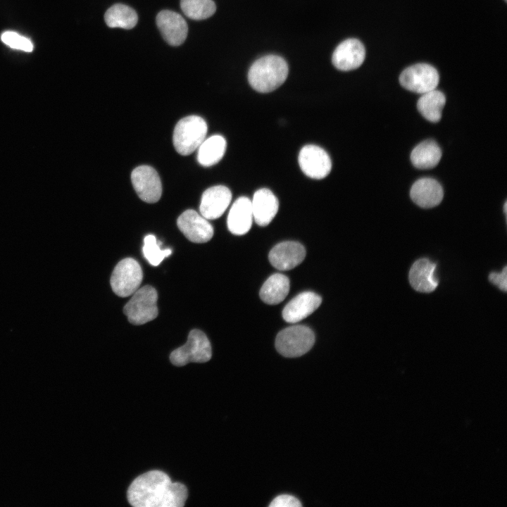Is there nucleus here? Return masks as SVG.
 Masks as SVG:
<instances>
[{
	"label": "nucleus",
	"mask_w": 507,
	"mask_h": 507,
	"mask_svg": "<svg viewBox=\"0 0 507 507\" xmlns=\"http://www.w3.org/2000/svg\"><path fill=\"white\" fill-rule=\"evenodd\" d=\"M436 264L427 258H420L412 265L408 279L411 287L423 293H430L438 286Z\"/></svg>",
	"instance_id": "f3484780"
},
{
	"label": "nucleus",
	"mask_w": 507,
	"mask_h": 507,
	"mask_svg": "<svg viewBox=\"0 0 507 507\" xmlns=\"http://www.w3.org/2000/svg\"><path fill=\"white\" fill-rule=\"evenodd\" d=\"M158 294L150 285L139 288L125 304L123 312L133 325H143L155 319L158 313Z\"/></svg>",
	"instance_id": "39448f33"
},
{
	"label": "nucleus",
	"mask_w": 507,
	"mask_h": 507,
	"mask_svg": "<svg viewBox=\"0 0 507 507\" xmlns=\"http://www.w3.org/2000/svg\"><path fill=\"white\" fill-rule=\"evenodd\" d=\"M177 225L186 238L194 243L207 242L213 235V227L208 220L192 209L183 212Z\"/></svg>",
	"instance_id": "9b49d317"
},
{
	"label": "nucleus",
	"mask_w": 507,
	"mask_h": 507,
	"mask_svg": "<svg viewBox=\"0 0 507 507\" xmlns=\"http://www.w3.org/2000/svg\"><path fill=\"white\" fill-rule=\"evenodd\" d=\"M207 130L206 121L199 116L189 115L180 120L173 136L177 152L182 156L191 154L205 139Z\"/></svg>",
	"instance_id": "7ed1b4c3"
},
{
	"label": "nucleus",
	"mask_w": 507,
	"mask_h": 507,
	"mask_svg": "<svg viewBox=\"0 0 507 507\" xmlns=\"http://www.w3.org/2000/svg\"><path fill=\"white\" fill-rule=\"evenodd\" d=\"M301 506L297 498L289 494L279 495L269 504L270 507H301Z\"/></svg>",
	"instance_id": "c85d7f7f"
},
{
	"label": "nucleus",
	"mask_w": 507,
	"mask_h": 507,
	"mask_svg": "<svg viewBox=\"0 0 507 507\" xmlns=\"http://www.w3.org/2000/svg\"><path fill=\"white\" fill-rule=\"evenodd\" d=\"M180 7L187 17L196 20L208 18L216 10L213 0H180Z\"/></svg>",
	"instance_id": "a878e982"
},
{
	"label": "nucleus",
	"mask_w": 507,
	"mask_h": 507,
	"mask_svg": "<svg viewBox=\"0 0 507 507\" xmlns=\"http://www.w3.org/2000/svg\"><path fill=\"white\" fill-rule=\"evenodd\" d=\"M504 1H506V0H504Z\"/></svg>",
	"instance_id": "2f4dec72"
},
{
	"label": "nucleus",
	"mask_w": 507,
	"mask_h": 507,
	"mask_svg": "<svg viewBox=\"0 0 507 507\" xmlns=\"http://www.w3.org/2000/svg\"><path fill=\"white\" fill-rule=\"evenodd\" d=\"M506 272V266H504L501 273L492 272L489 275V281L504 292H506L507 289Z\"/></svg>",
	"instance_id": "c756f323"
},
{
	"label": "nucleus",
	"mask_w": 507,
	"mask_h": 507,
	"mask_svg": "<svg viewBox=\"0 0 507 507\" xmlns=\"http://www.w3.org/2000/svg\"><path fill=\"white\" fill-rule=\"evenodd\" d=\"M413 201L421 208H430L439 205L444 196L440 184L432 178L417 180L411 189Z\"/></svg>",
	"instance_id": "6ab92c4d"
},
{
	"label": "nucleus",
	"mask_w": 507,
	"mask_h": 507,
	"mask_svg": "<svg viewBox=\"0 0 507 507\" xmlns=\"http://www.w3.org/2000/svg\"><path fill=\"white\" fill-rule=\"evenodd\" d=\"M299 163L306 175L316 180L327 177L332 168V161L328 154L313 144L306 145L301 149Z\"/></svg>",
	"instance_id": "9d476101"
},
{
	"label": "nucleus",
	"mask_w": 507,
	"mask_h": 507,
	"mask_svg": "<svg viewBox=\"0 0 507 507\" xmlns=\"http://www.w3.org/2000/svg\"><path fill=\"white\" fill-rule=\"evenodd\" d=\"M156 25L163 39L171 46H179L186 39L188 27L179 13L164 10L156 16Z\"/></svg>",
	"instance_id": "ddd939ff"
},
{
	"label": "nucleus",
	"mask_w": 507,
	"mask_h": 507,
	"mask_svg": "<svg viewBox=\"0 0 507 507\" xmlns=\"http://www.w3.org/2000/svg\"><path fill=\"white\" fill-rule=\"evenodd\" d=\"M322 298L312 292H304L293 298L284 308L283 319L296 323L313 313L321 304Z\"/></svg>",
	"instance_id": "dca6fc26"
},
{
	"label": "nucleus",
	"mask_w": 507,
	"mask_h": 507,
	"mask_svg": "<svg viewBox=\"0 0 507 507\" xmlns=\"http://www.w3.org/2000/svg\"><path fill=\"white\" fill-rule=\"evenodd\" d=\"M439 81V76L436 68L427 63H417L409 66L399 77L401 86L419 94L436 89Z\"/></svg>",
	"instance_id": "6e6552de"
},
{
	"label": "nucleus",
	"mask_w": 507,
	"mask_h": 507,
	"mask_svg": "<svg viewBox=\"0 0 507 507\" xmlns=\"http://www.w3.org/2000/svg\"><path fill=\"white\" fill-rule=\"evenodd\" d=\"M315 334L305 325H294L280 331L275 339L277 351L283 356L295 358L307 353L313 346Z\"/></svg>",
	"instance_id": "20e7f679"
},
{
	"label": "nucleus",
	"mask_w": 507,
	"mask_h": 507,
	"mask_svg": "<svg viewBox=\"0 0 507 507\" xmlns=\"http://www.w3.org/2000/svg\"><path fill=\"white\" fill-rule=\"evenodd\" d=\"M506 205H507V204H506V202H505L504 206H503V210H504L505 214H506Z\"/></svg>",
	"instance_id": "7c9ffc66"
},
{
	"label": "nucleus",
	"mask_w": 507,
	"mask_h": 507,
	"mask_svg": "<svg viewBox=\"0 0 507 507\" xmlns=\"http://www.w3.org/2000/svg\"><path fill=\"white\" fill-rule=\"evenodd\" d=\"M142 277L139 263L132 258H126L115 265L111 277V286L115 294L127 297L139 288Z\"/></svg>",
	"instance_id": "0eeeda50"
},
{
	"label": "nucleus",
	"mask_w": 507,
	"mask_h": 507,
	"mask_svg": "<svg viewBox=\"0 0 507 507\" xmlns=\"http://www.w3.org/2000/svg\"><path fill=\"white\" fill-rule=\"evenodd\" d=\"M306 256L304 246L297 242L287 241L277 244L270 251V263L280 270H289L299 265Z\"/></svg>",
	"instance_id": "2eb2a0df"
},
{
	"label": "nucleus",
	"mask_w": 507,
	"mask_h": 507,
	"mask_svg": "<svg viewBox=\"0 0 507 507\" xmlns=\"http://www.w3.org/2000/svg\"><path fill=\"white\" fill-rule=\"evenodd\" d=\"M251 201L253 217L256 224L260 226L268 225L277 213V198L270 189L262 188L254 193Z\"/></svg>",
	"instance_id": "a211bd4d"
},
{
	"label": "nucleus",
	"mask_w": 507,
	"mask_h": 507,
	"mask_svg": "<svg viewBox=\"0 0 507 507\" xmlns=\"http://www.w3.org/2000/svg\"><path fill=\"white\" fill-rule=\"evenodd\" d=\"M232 193L225 186L217 185L209 187L202 194L199 211L207 220L220 218L229 206Z\"/></svg>",
	"instance_id": "4468645a"
},
{
	"label": "nucleus",
	"mask_w": 507,
	"mask_h": 507,
	"mask_svg": "<svg viewBox=\"0 0 507 507\" xmlns=\"http://www.w3.org/2000/svg\"><path fill=\"white\" fill-rule=\"evenodd\" d=\"M104 20L109 27L132 29L137 25L138 16L132 8L122 4H116L106 11Z\"/></svg>",
	"instance_id": "393cba45"
},
{
	"label": "nucleus",
	"mask_w": 507,
	"mask_h": 507,
	"mask_svg": "<svg viewBox=\"0 0 507 507\" xmlns=\"http://www.w3.org/2000/svg\"><path fill=\"white\" fill-rule=\"evenodd\" d=\"M289 291V280L281 273L270 276L260 290V297L268 304H277L282 302Z\"/></svg>",
	"instance_id": "412c9836"
},
{
	"label": "nucleus",
	"mask_w": 507,
	"mask_h": 507,
	"mask_svg": "<svg viewBox=\"0 0 507 507\" xmlns=\"http://www.w3.org/2000/svg\"><path fill=\"white\" fill-rule=\"evenodd\" d=\"M211 356L208 337L202 331L194 329L189 333L186 344L171 352L170 360L176 366H183L189 363L207 362Z\"/></svg>",
	"instance_id": "423d86ee"
},
{
	"label": "nucleus",
	"mask_w": 507,
	"mask_h": 507,
	"mask_svg": "<svg viewBox=\"0 0 507 507\" xmlns=\"http://www.w3.org/2000/svg\"><path fill=\"white\" fill-rule=\"evenodd\" d=\"M287 61L281 56L270 54L256 60L248 72L251 87L261 93H268L280 87L288 76Z\"/></svg>",
	"instance_id": "f03ea898"
},
{
	"label": "nucleus",
	"mask_w": 507,
	"mask_h": 507,
	"mask_svg": "<svg viewBox=\"0 0 507 507\" xmlns=\"http://www.w3.org/2000/svg\"><path fill=\"white\" fill-rule=\"evenodd\" d=\"M127 496L134 507H182L188 492L183 484L173 482L166 473L154 470L135 478Z\"/></svg>",
	"instance_id": "f257e3e1"
},
{
	"label": "nucleus",
	"mask_w": 507,
	"mask_h": 507,
	"mask_svg": "<svg viewBox=\"0 0 507 507\" xmlns=\"http://www.w3.org/2000/svg\"><path fill=\"white\" fill-rule=\"evenodd\" d=\"M133 187L144 201L149 204L157 202L162 194V184L158 173L149 165H140L131 173Z\"/></svg>",
	"instance_id": "1a4fd4ad"
},
{
	"label": "nucleus",
	"mask_w": 507,
	"mask_h": 507,
	"mask_svg": "<svg viewBox=\"0 0 507 507\" xmlns=\"http://www.w3.org/2000/svg\"><path fill=\"white\" fill-rule=\"evenodd\" d=\"M1 40L11 49L31 52L34 45L32 41L14 31H6L1 35Z\"/></svg>",
	"instance_id": "cd10ccee"
},
{
	"label": "nucleus",
	"mask_w": 507,
	"mask_h": 507,
	"mask_svg": "<svg viewBox=\"0 0 507 507\" xmlns=\"http://www.w3.org/2000/svg\"><path fill=\"white\" fill-rule=\"evenodd\" d=\"M226 140L221 135H213L199 146L197 160L203 166L208 167L218 163L226 150Z\"/></svg>",
	"instance_id": "b1692460"
},
{
	"label": "nucleus",
	"mask_w": 507,
	"mask_h": 507,
	"mask_svg": "<svg viewBox=\"0 0 507 507\" xmlns=\"http://www.w3.org/2000/svg\"><path fill=\"white\" fill-rule=\"evenodd\" d=\"M161 244V242L160 241L157 242L153 234L146 236L144 239L143 254L152 265H158L164 258L169 256L172 253L170 249L162 250L160 247Z\"/></svg>",
	"instance_id": "bb28decb"
},
{
	"label": "nucleus",
	"mask_w": 507,
	"mask_h": 507,
	"mask_svg": "<svg viewBox=\"0 0 507 507\" xmlns=\"http://www.w3.org/2000/svg\"><path fill=\"white\" fill-rule=\"evenodd\" d=\"M254 220L251 201L246 196H240L232 205L227 216V227L235 235L247 233Z\"/></svg>",
	"instance_id": "aec40b11"
},
{
	"label": "nucleus",
	"mask_w": 507,
	"mask_h": 507,
	"mask_svg": "<svg viewBox=\"0 0 507 507\" xmlns=\"http://www.w3.org/2000/svg\"><path fill=\"white\" fill-rule=\"evenodd\" d=\"M365 49L357 39H347L341 42L334 49L332 62L334 66L342 71H349L360 67L365 60Z\"/></svg>",
	"instance_id": "f8f14e48"
},
{
	"label": "nucleus",
	"mask_w": 507,
	"mask_h": 507,
	"mask_svg": "<svg viewBox=\"0 0 507 507\" xmlns=\"http://www.w3.org/2000/svg\"><path fill=\"white\" fill-rule=\"evenodd\" d=\"M446 104L444 94L437 89L422 94L417 107L421 115L427 120L437 123L440 120L442 111Z\"/></svg>",
	"instance_id": "5701e85b"
},
{
	"label": "nucleus",
	"mask_w": 507,
	"mask_h": 507,
	"mask_svg": "<svg viewBox=\"0 0 507 507\" xmlns=\"http://www.w3.org/2000/svg\"><path fill=\"white\" fill-rule=\"evenodd\" d=\"M441 157V149L432 140H426L420 143L411 154V161L418 169L433 168L439 163Z\"/></svg>",
	"instance_id": "4be33fe9"
}]
</instances>
